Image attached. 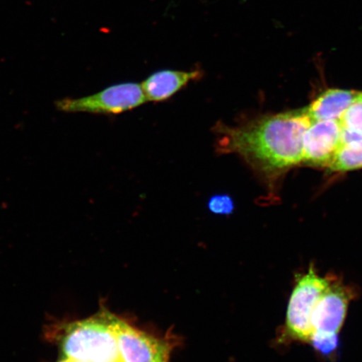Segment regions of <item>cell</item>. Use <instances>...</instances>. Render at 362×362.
Masks as SVG:
<instances>
[{
	"label": "cell",
	"mask_w": 362,
	"mask_h": 362,
	"mask_svg": "<svg viewBox=\"0 0 362 362\" xmlns=\"http://www.w3.org/2000/svg\"><path fill=\"white\" fill-rule=\"evenodd\" d=\"M311 122L307 107L234 124L217 122L212 128L215 151L218 155H236L273 188L285 172L302 163L305 134Z\"/></svg>",
	"instance_id": "cell-1"
},
{
	"label": "cell",
	"mask_w": 362,
	"mask_h": 362,
	"mask_svg": "<svg viewBox=\"0 0 362 362\" xmlns=\"http://www.w3.org/2000/svg\"><path fill=\"white\" fill-rule=\"evenodd\" d=\"M105 312L68 325L61 349L64 358L87 362H120L113 319Z\"/></svg>",
	"instance_id": "cell-2"
},
{
	"label": "cell",
	"mask_w": 362,
	"mask_h": 362,
	"mask_svg": "<svg viewBox=\"0 0 362 362\" xmlns=\"http://www.w3.org/2000/svg\"><path fill=\"white\" fill-rule=\"evenodd\" d=\"M332 276L324 278L311 267L297 276L289 298L284 336L288 341L310 342L313 337V315L321 296L329 287Z\"/></svg>",
	"instance_id": "cell-3"
},
{
	"label": "cell",
	"mask_w": 362,
	"mask_h": 362,
	"mask_svg": "<svg viewBox=\"0 0 362 362\" xmlns=\"http://www.w3.org/2000/svg\"><path fill=\"white\" fill-rule=\"evenodd\" d=\"M146 103L141 84L123 83L112 85L90 96L61 99L56 103V107L66 112L117 115L135 110Z\"/></svg>",
	"instance_id": "cell-4"
},
{
	"label": "cell",
	"mask_w": 362,
	"mask_h": 362,
	"mask_svg": "<svg viewBox=\"0 0 362 362\" xmlns=\"http://www.w3.org/2000/svg\"><path fill=\"white\" fill-rule=\"evenodd\" d=\"M113 328L119 347L120 362H166L169 348L149 334L131 327L115 316Z\"/></svg>",
	"instance_id": "cell-5"
},
{
	"label": "cell",
	"mask_w": 362,
	"mask_h": 362,
	"mask_svg": "<svg viewBox=\"0 0 362 362\" xmlns=\"http://www.w3.org/2000/svg\"><path fill=\"white\" fill-rule=\"evenodd\" d=\"M341 134L339 121H312L305 134L302 163L328 168L341 146Z\"/></svg>",
	"instance_id": "cell-6"
},
{
	"label": "cell",
	"mask_w": 362,
	"mask_h": 362,
	"mask_svg": "<svg viewBox=\"0 0 362 362\" xmlns=\"http://www.w3.org/2000/svg\"><path fill=\"white\" fill-rule=\"evenodd\" d=\"M354 296L349 287L332 276L329 287L315 308L313 315L315 332L338 334L345 322L348 308Z\"/></svg>",
	"instance_id": "cell-7"
},
{
	"label": "cell",
	"mask_w": 362,
	"mask_h": 362,
	"mask_svg": "<svg viewBox=\"0 0 362 362\" xmlns=\"http://www.w3.org/2000/svg\"><path fill=\"white\" fill-rule=\"evenodd\" d=\"M204 72L200 68L192 71L160 70L153 72L141 84L147 102L169 100L192 81L200 80Z\"/></svg>",
	"instance_id": "cell-8"
},
{
	"label": "cell",
	"mask_w": 362,
	"mask_h": 362,
	"mask_svg": "<svg viewBox=\"0 0 362 362\" xmlns=\"http://www.w3.org/2000/svg\"><path fill=\"white\" fill-rule=\"evenodd\" d=\"M358 93L342 89H328L307 107L312 121L341 120Z\"/></svg>",
	"instance_id": "cell-9"
},
{
	"label": "cell",
	"mask_w": 362,
	"mask_h": 362,
	"mask_svg": "<svg viewBox=\"0 0 362 362\" xmlns=\"http://www.w3.org/2000/svg\"><path fill=\"white\" fill-rule=\"evenodd\" d=\"M362 168V140L342 144L328 169L346 172Z\"/></svg>",
	"instance_id": "cell-10"
},
{
	"label": "cell",
	"mask_w": 362,
	"mask_h": 362,
	"mask_svg": "<svg viewBox=\"0 0 362 362\" xmlns=\"http://www.w3.org/2000/svg\"><path fill=\"white\" fill-rule=\"evenodd\" d=\"M339 123L342 127L341 144L362 140V93H357Z\"/></svg>",
	"instance_id": "cell-11"
},
{
	"label": "cell",
	"mask_w": 362,
	"mask_h": 362,
	"mask_svg": "<svg viewBox=\"0 0 362 362\" xmlns=\"http://www.w3.org/2000/svg\"><path fill=\"white\" fill-rule=\"evenodd\" d=\"M310 342L317 352L327 358L336 356L339 346L338 334L315 332Z\"/></svg>",
	"instance_id": "cell-12"
},
{
	"label": "cell",
	"mask_w": 362,
	"mask_h": 362,
	"mask_svg": "<svg viewBox=\"0 0 362 362\" xmlns=\"http://www.w3.org/2000/svg\"><path fill=\"white\" fill-rule=\"evenodd\" d=\"M208 209L215 215L228 216L235 210V202L228 194H217L207 202Z\"/></svg>",
	"instance_id": "cell-13"
},
{
	"label": "cell",
	"mask_w": 362,
	"mask_h": 362,
	"mask_svg": "<svg viewBox=\"0 0 362 362\" xmlns=\"http://www.w3.org/2000/svg\"><path fill=\"white\" fill-rule=\"evenodd\" d=\"M59 362H87V361H81L72 360V359H69V358H64Z\"/></svg>",
	"instance_id": "cell-14"
}]
</instances>
